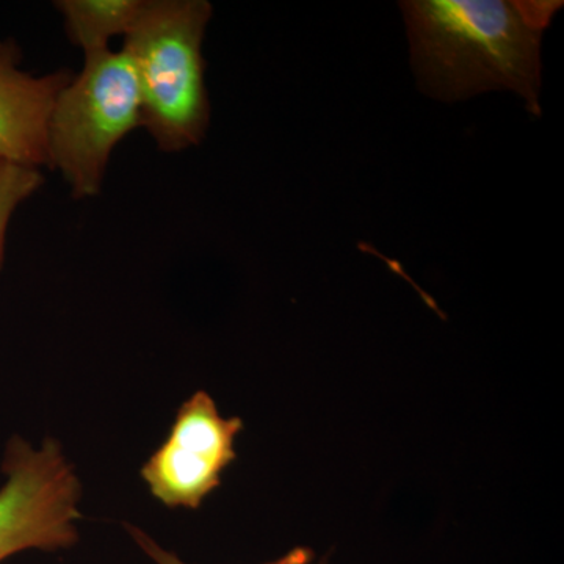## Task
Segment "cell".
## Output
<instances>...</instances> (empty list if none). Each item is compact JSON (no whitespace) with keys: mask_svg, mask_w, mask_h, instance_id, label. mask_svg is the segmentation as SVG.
<instances>
[{"mask_svg":"<svg viewBox=\"0 0 564 564\" xmlns=\"http://www.w3.org/2000/svg\"><path fill=\"white\" fill-rule=\"evenodd\" d=\"M0 562L22 551H61L79 540L82 486L61 444L11 437L2 463Z\"/></svg>","mask_w":564,"mask_h":564,"instance_id":"cell-4","label":"cell"},{"mask_svg":"<svg viewBox=\"0 0 564 564\" xmlns=\"http://www.w3.org/2000/svg\"><path fill=\"white\" fill-rule=\"evenodd\" d=\"M139 82L131 57L110 50L85 55V66L55 99L47 121L51 169L74 198L98 195L111 152L140 128Z\"/></svg>","mask_w":564,"mask_h":564,"instance_id":"cell-3","label":"cell"},{"mask_svg":"<svg viewBox=\"0 0 564 564\" xmlns=\"http://www.w3.org/2000/svg\"><path fill=\"white\" fill-rule=\"evenodd\" d=\"M242 430V419L221 417L209 393H193L177 411L169 440L141 469L152 496L170 508H199L236 459L234 443Z\"/></svg>","mask_w":564,"mask_h":564,"instance_id":"cell-5","label":"cell"},{"mask_svg":"<svg viewBox=\"0 0 564 564\" xmlns=\"http://www.w3.org/2000/svg\"><path fill=\"white\" fill-rule=\"evenodd\" d=\"M20 62L17 44L0 41V161L50 166L47 121L73 74L58 70L33 77L18 68Z\"/></svg>","mask_w":564,"mask_h":564,"instance_id":"cell-6","label":"cell"},{"mask_svg":"<svg viewBox=\"0 0 564 564\" xmlns=\"http://www.w3.org/2000/svg\"><path fill=\"white\" fill-rule=\"evenodd\" d=\"M141 0H62L55 7L65 18L66 33L85 55L109 50V41L126 35Z\"/></svg>","mask_w":564,"mask_h":564,"instance_id":"cell-7","label":"cell"},{"mask_svg":"<svg viewBox=\"0 0 564 564\" xmlns=\"http://www.w3.org/2000/svg\"><path fill=\"white\" fill-rule=\"evenodd\" d=\"M43 174L33 166L0 161V269L6 256V237L11 215L43 185Z\"/></svg>","mask_w":564,"mask_h":564,"instance_id":"cell-8","label":"cell"},{"mask_svg":"<svg viewBox=\"0 0 564 564\" xmlns=\"http://www.w3.org/2000/svg\"><path fill=\"white\" fill-rule=\"evenodd\" d=\"M128 530L132 534L133 540H135V543L139 544L141 551L150 556L155 564H188L182 562L180 556L173 554V552L163 549L161 544L155 543L150 534L144 533L143 530L132 525H129ZM313 560L314 552L310 547H295L289 551L288 554L282 555L281 558L265 564H310ZM318 564H328V562L323 558Z\"/></svg>","mask_w":564,"mask_h":564,"instance_id":"cell-9","label":"cell"},{"mask_svg":"<svg viewBox=\"0 0 564 564\" xmlns=\"http://www.w3.org/2000/svg\"><path fill=\"white\" fill-rule=\"evenodd\" d=\"M400 6L423 93L452 102L511 90L530 113H541V39L563 2L410 0Z\"/></svg>","mask_w":564,"mask_h":564,"instance_id":"cell-1","label":"cell"},{"mask_svg":"<svg viewBox=\"0 0 564 564\" xmlns=\"http://www.w3.org/2000/svg\"><path fill=\"white\" fill-rule=\"evenodd\" d=\"M212 6L206 0H141L122 51L140 90L141 126L162 151L202 143L209 128L203 40Z\"/></svg>","mask_w":564,"mask_h":564,"instance_id":"cell-2","label":"cell"}]
</instances>
